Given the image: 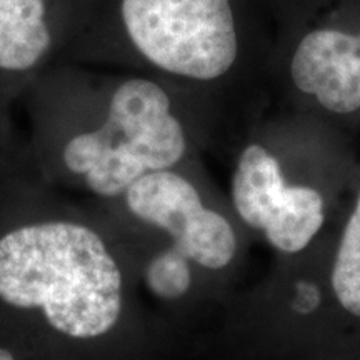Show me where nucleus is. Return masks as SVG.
Wrapping results in <instances>:
<instances>
[{
  "mask_svg": "<svg viewBox=\"0 0 360 360\" xmlns=\"http://www.w3.org/2000/svg\"><path fill=\"white\" fill-rule=\"evenodd\" d=\"M103 205L155 233L224 289L242 285L254 240L200 160L143 175L120 199Z\"/></svg>",
  "mask_w": 360,
  "mask_h": 360,
  "instance_id": "20e7f679",
  "label": "nucleus"
},
{
  "mask_svg": "<svg viewBox=\"0 0 360 360\" xmlns=\"http://www.w3.org/2000/svg\"><path fill=\"white\" fill-rule=\"evenodd\" d=\"M299 115L297 130L242 139L232 159L229 205L254 244L262 242L274 257L302 254L332 227L350 177L328 139L332 127Z\"/></svg>",
  "mask_w": 360,
  "mask_h": 360,
  "instance_id": "f03ea898",
  "label": "nucleus"
},
{
  "mask_svg": "<svg viewBox=\"0 0 360 360\" xmlns=\"http://www.w3.org/2000/svg\"><path fill=\"white\" fill-rule=\"evenodd\" d=\"M143 295L122 224L103 204L0 172V345L72 350L172 337Z\"/></svg>",
  "mask_w": 360,
  "mask_h": 360,
  "instance_id": "f257e3e1",
  "label": "nucleus"
},
{
  "mask_svg": "<svg viewBox=\"0 0 360 360\" xmlns=\"http://www.w3.org/2000/svg\"><path fill=\"white\" fill-rule=\"evenodd\" d=\"M297 112L330 127L360 117V22L310 30L287 58Z\"/></svg>",
  "mask_w": 360,
  "mask_h": 360,
  "instance_id": "423d86ee",
  "label": "nucleus"
},
{
  "mask_svg": "<svg viewBox=\"0 0 360 360\" xmlns=\"http://www.w3.org/2000/svg\"><path fill=\"white\" fill-rule=\"evenodd\" d=\"M49 47L44 0H0V70H30Z\"/></svg>",
  "mask_w": 360,
  "mask_h": 360,
  "instance_id": "6e6552de",
  "label": "nucleus"
},
{
  "mask_svg": "<svg viewBox=\"0 0 360 360\" xmlns=\"http://www.w3.org/2000/svg\"><path fill=\"white\" fill-rule=\"evenodd\" d=\"M202 148L167 87L130 77L112 90L101 122L67 135L30 174L56 191L110 204L143 175L199 162Z\"/></svg>",
  "mask_w": 360,
  "mask_h": 360,
  "instance_id": "7ed1b4c3",
  "label": "nucleus"
},
{
  "mask_svg": "<svg viewBox=\"0 0 360 360\" xmlns=\"http://www.w3.org/2000/svg\"><path fill=\"white\" fill-rule=\"evenodd\" d=\"M122 19L139 53L182 85L224 84L240 58L231 0H122Z\"/></svg>",
  "mask_w": 360,
  "mask_h": 360,
  "instance_id": "39448f33",
  "label": "nucleus"
},
{
  "mask_svg": "<svg viewBox=\"0 0 360 360\" xmlns=\"http://www.w3.org/2000/svg\"><path fill=\"white\" fill-rule=\"evenodd\" d=\"M321 267L337 332L360 326V179L349 205L323 232Z\"/></svg>",
  "mask_w": 360,
  "mask_h": 360,
  "instance_id": "0eeeda50",
  "label": "nucleus"
},
{
  "mask_svg": "<svg viewBox=\"0 0 360 360\" xmlns=\"http://www.w3.org/2000/svg\"><path fill=\"white\" fill-rule=\"evenodd\" d=\"M0 360H19L17 359V355L12 352V350H8L7 347H2L0 345Z\"/></svg>",
  "mask_w": 360,
  "mask_h": 360,
  "instance_id": "1a4fd4ad",
  "label": "nucleus"
}]
</instances>
